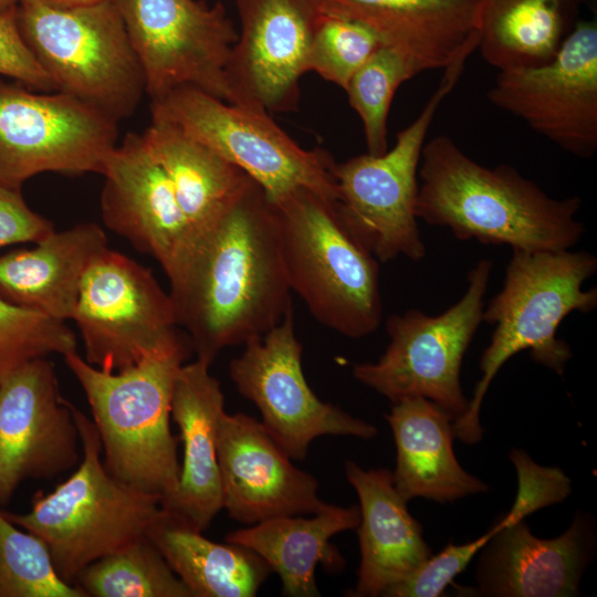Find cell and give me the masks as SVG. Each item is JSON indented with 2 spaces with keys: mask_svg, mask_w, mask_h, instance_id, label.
Masks as SVG:
<instances>
[{
  "mask_svg": "<svg viewBox=\"0 0 597 597\" xmlns=\"http://www.w3.org/2000/svg\"><path fill=\"white\" fill-rule=\"evenodd\" d=\"M217 455L222 505L238 522L253 525L315 514L328 504L318 496L316 478L295 467L261 421L249 415L222 413Z\"/></svg>",
  "mask_w": 597,
  "mask_h": 597,
  "instance_id": "obj_19",
  "label": "cell"
},
{
  "mask_svg": "<svg viewBox=\"0 0 597 597\" xmlns=\"http://www.w3.org/2000/svg\"><path fill=\"white\" fill-rule=\"evenodd\" d=\"M240 32L226 67L229 103L268 113L298 108L320 0H234Z\"/></svg>",
  "mask_w": 597,
  "mask_h": 597,
  "instance_id": "obj_16",
  "label": "cell"
},
{
  "mask_svg": "<svg viewBox=\"0 0 597 597\" xmlns=\"http://www.w3.org/2000/svg\"><path fill=\"white\" fill-rule=\"evenodd\" d=\"M512 251L503 286L483 308L482 321L494 331L480 359L482 377L467 410L453 420L454 437L467 444L482 439V401L501 367L517 353L530 350L535 363L563 375L573 353L557 337V329L570 313H588L597 306V289H584L597 271L593 253Z\"/></svg>",
  "mask_w": 597,
  "mask_h": 597,
  "instance_id": "obj_3",
  "label": "cell"
},
{
  "mask_svg": "<svg viewBox=\"0 0 597 597\" xmlns=\"http://www.w3.org/2000/svg\"><path fill=\"white\" fill-rule=\"evenodd\" d=\"M209 367L196 358L176 376L171 418L179 428L184 458L177 488L160 504L175 521L198 532L206 531L223 509L217 440L224 396Z\"/></svg>",
  "mask_w": 597,
  "mask_h": 597,
  "instance_id": "obj_22",
  "label": "cell"
},
{
  "mask_svg": "<svg viewBox=\"0 0 597 597\" xmlns=\"http://www.w3.org/2000/svg\"><path fill=\"white\" fill-rule=\"evenodd\" d=\"M392 404L385 415L396 446L392 482L407 502L422 498L446 504L488 491L486 483L458 462L448 411L421 397Z\"/></svg>",
  "mask_w": 597,
  "mask_h": 597,
  "instance_id": "obj_24",
  "label": "cell"
},
{
  "mask_svg": "<svg viewBox=\"0 0 597 597\" xmlns=\"http://www.w3.org/2000/svg\"><path fill=\"white\" fill-rule=\"evenodd\" d=\"M191 347L154 353L119 371L88 364L77 350L63 356L88 402L104 465L116 479L160 498L176 490L180 464L170 429L172 389Z\"/></svg>",
  "mask_w": 597,
  "mask_h": 597,
  "instance_id": "obj_4",
  "label": "cell"
},
{
  "mask_svg": "<svg viewBox=\"0 0 597 597\" xmlns=\"http://www.w3.org/2000/svg\"><path fill=\"white\" fill-rule=\"evenodd\" d=\"M383 42L366 27L324 11L308 57V72L346 88L354 73Z\"/></svg>",
  "mask_w": 597,
  "mask_h": 597,
  "instance_id": "obj_34",
  "label": "cell"
},
{
  "mask_svg": "<svg viewBox=\"0 0 597 597\" xmlns=\"http://www.w3.org/2000/svg\"><path fill=\"white\" fill-rule=\"evenodd\" d=\"M0 597H86L62 579L44 542L0 511Z\"/></svg>",
  "mask_w": 597,
  "mask_h": 597,
  "instance_id": "obj_31",
  "label": "cell"
},
{
  "mask_svg": "<svg viewBox=\"0 0 597 597\" xmlns=\"http://www.w3.org/2000/svg\"><path fill=\"white\" fill-rule=\"evenodd\" d=\"M493 263L480 260L468 273L463 296L439 315L419 310L388 317L389 344L374 363H359L353 376L391 402L426 398L453 420L468 408L460 380L461 365L482 321Z\"/></svg>",
  "mask_w": 597,
  "mask_h": 597,
  "instance_id": "obj_10",
  "label": "cell"
},
{
  "mask_svg": "<svg viewBox=\"0 0 597 597\" xmlns=\"http://www.w3.org/2000/svg\"><path fill=\"white\" fill-rule=\"evenodd\" d=\"M117 123L66 93L0 76V181L21 189L43 172L102 175L117 145Z\"/></svg>",
  "mask_w": 597,
  "mask_h": 597,
  "instance_id": "obj_12",
  "label": "cell"
},
{
  "mask_svg": "<svg viewBox=\"0 0 597 597\" xmlns=\"http://www.w3.org/2000/svg\"><path fill=\"white\" fill-rule=\"evenodd\" d=\"M53 231L52 222L28 206L21 189L0 181V249L18 243H36Z\"/></svg>",
  "mask_w": 597,
  "mask_h": 597,
  "instance_id": "obj_38",
  "label": "cell"
},
{
  "mask_svg": "<svg viewBox=\"0 0 597 597\" xmlns=\"http://www.w3.org/2000/svg\"><path fill=\"white\" fill-rule=\"evenodd\" d=\"M324 11L357 22L421 73L444 70L478 48L485 0H320Z\"/></svg>",
  "mask_w": 597,
  "mask_h": 597,
  "instance_id": "obj_21",
  "label": "cell"
},
{
  "mask_svg": "<svg viewBox=\"0 0 597 597\" xmlns=\"http://www.w3.org/2000/svg\"><path fill=\"white\" fill-rule=\"evenodd\" d=\"M272 203L291 291L331 329L374 333L383 318L379 262L348 231L337 201L297 188Z\"/></svg>",
  "mask_w": 597,
  "mask_h": 597,
  "instance_id": "obj_6",
  "label": "cell"
},
{
  "mask_svg": "<svg viewBox=\"0 0 597 597\" xmlns=\"http://www.w3.org/2000/svg\"><path fill=\"white\" fill-rule=\"evenodd\" d=\"M20 1L35 2L43 6L55 7V8H72V7L94 4V3H98L105 0H19V2Z\"/></svg>",
  "mask_w": 597,
  "mask_h": 597,
  "instance_id": "obj_39",
  "label": "cell"
},
{
  "mask_svg": "<svg viewBox=\"0 0 597 597\" xmlns=\"http://www.w3.org/2000/svg\"><path fill=\"white\" fill-rule=\"evenodd\" d=\"M142 137L169 178L199 244L253 179L170 123L151 119Z\"/></svg>",
  "mask_w": 597,
  "mask_h": 597,
  "instance_id": "obj_27",
  "label": "cell"
},
{
  "mask_svg": "<svg viewBox=\"0 0 597 597\" xmlns=\"http://www.w3.org/2000/svg\"><path fill=\"white\" fill-rule=\"evenodd\" d=\"M168 280L177 323L210 365L292 310L276 212L254 180Z\"/></svg>",
  "mask_w": 597,
  "mask_h": 597,
  "instance_id": "obj_1",
  "label": "cell"
},
{
  "mask_svg": "<svg viewBox=\"0 0 597 597\" xmlns=\"http://www.w3.org/2000/svg\"><path fill=\"white\" fill-rule=\"evenodd\" d=\"M302 350L291 310L263 336L248 341L242 354L230 362L231 380L256 406L269 434L294 460H303L321 436L374 438L373 423L313 392L303 374Z\"/></svg>",
  "mask_w": 597,
  "mask_h": 597,
  "instance_id": "obj_14",
  "label": "cell"
},
{
  "mask_svg": "<svg viewBox=\"0 0 597 597\" xmlns=\"http://www.w3.org/2000/svg\"><path fill=\"white\" fill-rule=\"evenodd\" d=\"M147 536L192 597H253L271 572L251 549L212 542L164 510Z\"/></svg>",
  "mask_w": 597,
  "mask_h": 597,
  "instance_id": "obj_29",
  "label": "cell"
},
{
  "mask_svg": "<svg viewBox=\"0 0 597 597\" xmlns=\"http://www.w3.org/2000/svg\"><path fill=\"white\" fill-rule=\"evenodd\" d=\"M107 247L95 222L55 230L31 249L0 255V297L55 320L73 318L81 282Z\"/></svg>",
  "mask_w": 597,
  "mask_h": 597,
  "instance_id": "obj_25",
  "label": "cell"
},
{
  "mask_svg": "<svg viewBox=\"0 0 597 597\" xmlns=\"http://www.w3.org/2000/svg\"><path fill=\"white\" fill-rule=\"evenodd\" d=\"M150 100L192 86L229 101L226 67L238 32L226 8L202 0H115Z\"/></svg>",
  "mask_w": 597,
  "mask_h": 597,
  "instance_id": "obj_13",
  "label": "cell"
},
{
  "mask_svg": "<svg viewBox=\"0 0 597 597\" xmlns=\"http://www.w3.org/2000/svg\"><path fill=\"white\" fill-rule=\"evenodd\" d=\"M75 333L65 322L0 297V383L27 363L76 350Z\"/></svg>",
  "mask_w": 597,
  "mask_h": 597,
  "instance_id": "obj_33",
  "label": "cell"
},
{
  "mask_svg": "<svg viewBox=\"0 0 597 597\" xmlns=\"http://www.w3.org/2000/svg\"><path fill=\"white\" fill-rule=\"evenodd\" d=\"M101 212L105 226L154 258L167 277L189 259L198 239L174 187L148 151L142 134L129 133L109 154Z\"/></svg>",
  "mask_w": 597,
  "mask_h": 597,
  "instance_id": "obj_18",
  "label": "cell"
},
{
  "mask_svg": "<svg viewBox=\"0 0 597 597\" xmlns=\"http://www.w3.org/2000/svg\"><path fill=\"white\" fill-rule=\"evenodd\" d=\"M82 460L50 492L38 491L25 513L6 516L46 545L59 576L74 584L93 562L147 536L161 516L160 498L113 476L102 461L97 430L71 402Z\"/></svg>",
  "mask_w": 597,
  "mask_h": 597,
  "instance_id": "obj_5",
  "label": "cell"
},
{
  "mask_svg": "<svg viewBox=\"0 0 597 597\" xmlns=\"http://www.w3.org/2000/svg\"><path fill=\"white\" fill-rule=\"evenodd\" d=\"M359 506L327 504L313 517L279 516L229 533L226 541L259 555L279 575L282 594L289 597H316L315 569L318 563L341 568L344 561L329 540L356 530Z\"/></svg>",
  "mask_w": 597,
  "mask_h": 597,
  "instance_id": "obj_26",
  "label": "cell"
},
{
  "mask_svg": "<svg viewBox=\"0 0 597 597\" xmlns=\"http://www.w3.org/2000/svg\"><path fill=\"white\" fill-rule=\"evenodd\" d=\"M74 585L86 597H192L148 536L93 562Z\"/></svg>",
  "mask_w": 597,
  "mask_h": 597,
  "instance_id": "obj_30",
  "label": "cell"
},
{
  "mask_svg": "<svg viewBox=\"0 0 597 597\" xmlns=\"http://www.w3.org/2000/svg\"><path fill=\"white\" fill-rule=\"evenodd\" d=\"M486 531L478 538L455 545L450 542L440 553L430 555L410 576L384 593L386 597H438L462 573L492 536Z\"/></svg>",
  "mask_w": 597,
  "mask_h": 597,
  "instance_id": "obj_36",
  "label": "cell"
},
{
  "mask_svg": "<svg viewBox=\"0 0 597 597\" xmlns=\"http://www.w3.org/2000/svg\"><path fill=\"white\" fill-rule=\"evenodd\" d=\"M17 8L0 15V76L31 90L56 91L50 76L23 41L17 23Z\"/></svg>",
  "mask_w": 597,
  "mask_h": 597,
  "instance_id": "obj_37",
  "label": "cell"
},
{
  "mask_svg": "<svg viewBox=\"0 0 597 597\" xmlns=\"http://www.w3.org/2000/svg\"><path fill=\"white\" fill-rule=\"evenodd\" d=\"M486 96L563 150L591 158L597 150L596 20H578L547 64L499 71Z\"/></svg>",
  "mask_w": 597,
  "mask_h": 597,
  "instance_id": "obj_15",
  "label": "cell"
},
{
  "mask_svg": "<svg viewBox=\"0 0 597 597\" xmlns=\"http://www.w3.org/2000/svg\"><path fill=\"white\" fill-rule=\"evenodd\" d=\"M579 0H485L478 48L499 71L551 62L577 23Z\"/></svg>",
  "mask_w": 597,
  "mask_h": 597,
  "instance_id": "obj_28",
  "label": "cell"
},
{
  "mask_svg": "<svg viewBox=\"0 0 597 597\" xmlns=\"http://www.w3.org/2000/svg\"><path fill=\"white\" fill-rule=\"evenodd\" d=\"M480 549L476 588L470 596L572 597L579 593L596 549L593 516L576 512L554 538L536 537L524 520L494 531Z\"/></svg>",
  "mask_w": 597,
  "mask_h": 597,
  "instance_id": "obj_20",
  "label": "cell"
},
{
  "mask_svg": "<svg viewBox=\"0 0 597 597\" xmlns=\"http://www.w3.org/2000/svg\"><path fill=\"white\" fill-rule=\"evenodd\" d=\"M419 73L406 56L383 45L350 77L344 91L362 119L368 154L381 155L388 149L392 97L404 82Z\"/></svg>",
  "mask_w": 597,
  "mask_h": 597,
  "instance_id": "obj_32",
  "label": "cell"
},
{
  "mask_svg": "<svg viewBox=\"0 0 597 597\" xmlns=\"http://www.w3.org/2000/svg\"><path fill=\"white\" fill-rule=\"evenodd\" d=\"M72 320L84 359L106 371L126 369L154 353L191 347L178 329L169 292L148 268L108 248L85 272Z\"/></svg>",
  "mask_w": 597,
  "mask_h": 597,
  "instance_id": "obj_11",
  "label": "cell"
},
{
  "mask_svg": "<svg viewBox=\"0 0 597 597\" xmlns=\"http://www.w3.org/2000/svg\"><path fill=\"white\" fill-rule=\"evenodd\" d=\"M151 119L177 126L253 179L271 201L307 188L338 201L335 160L305 149L261 109L232 104L192 86L151 100Z\"/></svg>",
  "mask_w": 597,
  "mask_h": 597,
  "instance_id": "obj_8",
  "label": "cell"
},
{
  "mask_svg": "<svg viewBox=\"0 0 597 597\" xmlns=\"http://www.w3.org/2000/svg\"><path fill=\"white\" fill-rule=\"evenodd\" d=\"M345 473L359 500L360 563L353 596H383L410 576L431 551L387 469H363L346 461Z\"/></svg>",
  "mask_w": 597,
  "mask_h": 597,
  "instance_id": "obj_23",
  "label": "cell"
},
{
  "mask_svg": "<svg viewBox=\"0 0 597 597\" xmlns=\"http://www.w3.org/2000/svg\"><path fill=\"white\" fill-rule=\"evenodd\" d=\"M416 216L459 240L519 251H563L578 243L582 199H557L515 168L485 167L447 135L425 143Z\"/></svg>",
  "mask_w": 597,
  "mask_h": 597,
  "instance_id": "obj_2",
  "label": "cell"
},
{
  "mask_svg": "<svg viewBox=\"0 0 597 597\" xmlns=\"http://www.w3.org/2000/svg\"><path fill=\"white\" fill-rule=\"evenodd\" d=\"M15 14L23 41L56 91L116 122L134 114L145 80L115 0L72 8L20 1Z\"/></svg>",
  "mask_w": 597,
  "mask_h": 597,
  "instance_id": "obj_7",
  "label": "cell"
},
{
  "mask_svg": "<svg viewBox=\"0 0 597 597\" xmlns=\"http://www.w3.org/2000/svg\"><path fill=\"white\" fill-rule=\"evenodd\" d=\"M81 449L71 402L62 397L46 357L0 383V506L23 481L53 479L73 469Z\"/></svg>",
  "mask_w": 597,
  "mask_h": 597,
  "instance_id": "obj_17",
  "label": "cell"
},
{
  "mask_svg": "<svg viewBox=\"0 0 597 597\" xmlns=\"http://www.w3.org/2000/svg\"><path fill=\"white\" fill-rule=\"evenodd\" d=\"M510 460L517 472L519 490L511 510L495 523L498 530L563 502L572 491L569 478L559 468L542 467L519 449H512Z\"/></svg>",
  "mask_w": 597,
  "mask_h": 597,
  "instance_id": "obj_35",
  "label": "cell"
},
{
  "mask_svg": "<svg viewBox=\"0 0 597 597\" xmlns=\"http://www.w3.org/2000/svg\"><path fill=\"white\" fill-rule=\"evenodd\" d=\"M465 61L458 60L443 70L437 90L418 117L397 134L390 149L334 165L342 220L379 263L426 256L416 216L421 153L437 109L458 83Z\"/></svg>",
  "mask_w": 597,
  "mask_h": 597,
  "instance_id": "obj_9",
  "label": "cell"
},
{
  "mask_svg": "<svg viewBox=\"0 0 597 597\" xmlns=\"http://www.w3.org/2000/svg\"><path fill=\"white\" fill-rule=\"evenodd\" d=\"M19 4V0H0V15L13 10Z\"/></svg>",
  "mask_w": 597,
  "mask_h": 597,
  "instance_id": "obj_40",
  "label": "cell"
}]
</instances>
